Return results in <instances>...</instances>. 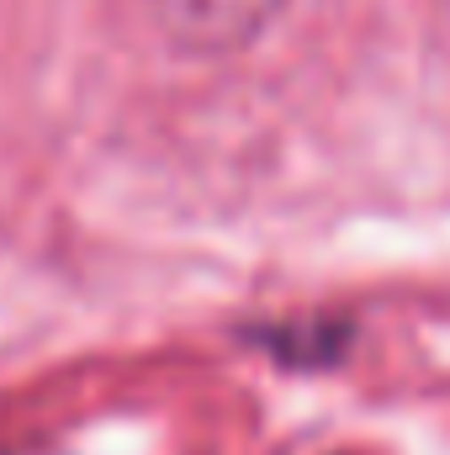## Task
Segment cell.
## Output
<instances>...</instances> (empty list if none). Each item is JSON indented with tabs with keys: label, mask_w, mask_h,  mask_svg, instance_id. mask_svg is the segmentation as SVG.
Here are the masks:
<instances>
[{
	"label": "cell",
	"mask_w": 450,
	"mask_h": 455,
	"mask_svg": "<svg viewBox=\"0 0 450 455\" xmlns=\"http://www.w3.org/2000/svg\"><path fill=\"white\" fill-rule=\"evenodd\" d=\"M159 32L186 48V53H233L244 43H254L270 16L281 11V0H149Z\"/></svg>",
	"instance_id": "obj_1"
}]
</instances>
